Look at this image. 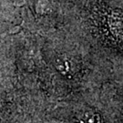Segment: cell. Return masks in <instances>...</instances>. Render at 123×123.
<instances>
[{
	"mask_svg": "<svg viewBox=\"0 0 123 123\" xmlns=\"http://www.w3.org/2000/svg\"><path fill=\"white\" fill-rule=\"evenodd\" d=\"M98 30L103 39L110 44L123 47V11L102 8L98 19Z\"/></svg>",
	"mask_w": 123,
	"mask_h": 123,
	"instance_id": "1",
	"label": "cell"
},
{
	"mask_svg": "<svg viewBox=\"0 0 123 123\" xmlns=\"http://www.w3.org/2000/svg\"><path fill=\"white\" fill-rule=\"evenodd\" d=\"M81 122L83 123H103L101 116L96 111H88L81 118Z\"/></svg>",
	"mask_w": 123,
	"mask_h": 123,
	"instance_id": "2",
	"label": "cell"
}]
</instances>
